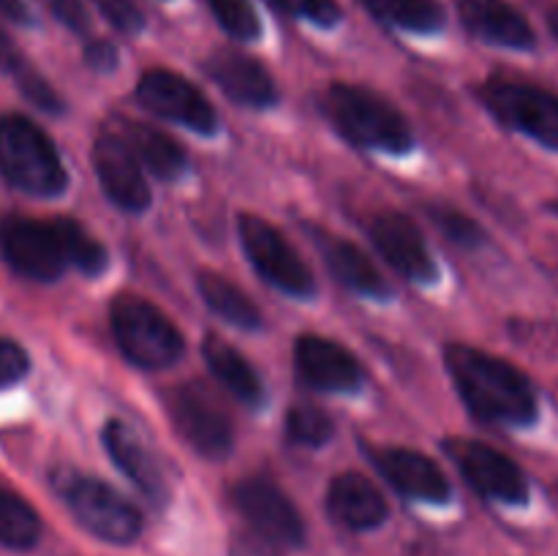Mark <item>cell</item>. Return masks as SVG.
<instances>
[{"label": "cell", "instance_id": "obj_27", "mask_svg": "<svg viewBox=\"0 0 558 556\" xmlns=\"http://www.w3.org/2000/svg\"><path fill=\"white\" fill-rule=\"evenodd\" d=\"M0 69H3L5 74L14 76V82L20 85V90L25 93V96L31 98L36 107L47 109V112H60L58 93H54L52 87L47 85V80H44V76L38 74V71L33 69L25 58H22L20 49H16L14 44L3 36V33H0Z\"/></svg>", "mask_w": 558, "mask_h": 556}, {"label": "cell", "instance_id": "obj_37", "mask_svg": "<svg viewBox=\"0 0 558 556\" xmlns=\"http://www.w3.org/2000/svg\"><path fill=\"white\" fill-rule=\"evenodd\" d=\"M85 63L96 71H112L118 65V49L109 41H90L85 47Z\"/></svg>", "mask_w": 558, "mask_h": 556}, {"label": "cell", "instance_id": "obj_21", "mask_svg": "<svg viewBox=\"0 0 558 556\" xmlns=\"http://www.w3.org/2000/svg\"><path fill=\"white\" fill-rule=\"evenodd\" d=\"M314 240L322 249V254H325L332 276H336L343 287L354 289V292L360 294H368V298H387V294H390L385 278L379 276L374 262H371L357 245L349 243V240L332 238L330 232H314Z\"/></svg>", "mask_w": 558, "mask_h": 556}, {"label": "cell", "instance_id": "obj_35", "mask_svg": "<svg viewBox=\"0 0 558 556\" xmlns=\"http://www.w3.org/2000/svg\"><path fill=\"white\" fill-rule=\"evenodd\" d=\"M281 551H283L281 545L262 537V534L254 532V529L240 532L232 543V556H281Z\"/></svg>", "mask_w": 558, "mask_h": 556}, {"label": "cell", "instance_id": "obj_23", "mask_svg": "<svg viewBox=\"0 0 558 556\" xmlns=\"http://www.w3.org/2000/svg\"><path fill=\"white\" fill-rule=\"evenodd\" d=\"M120 131H123L125 140L131 142V147H134V153L140 156V161L145 164L156 178L172 180L183 174L185 150L172 140V136L153 129V125L134 123V120H120Z\"/></svg>", "mask_w": 558, "mask_h": 556}, {"label": "cell", "instance_id": "obj_5", "mask_svg": "<svg viewBox=\"0 0 558 556\" xmlns=\"http://www.w3.org/2000/svg\"><path fill=\"white\" fill-rule=\"evenodd\" d=\"M54 488L69 505L76 521L107 543L129 545L140 537L142 516L131 501H125L112 485L87 474H54Z\"/></svg>", "mask_w": 558, "mask_h": 556}, {"label": "cell", "instance_id": "obj_18", "mask_svg": "<svg viewBox=\"0 0 558 556\" xmlns=\"http://www.w3.org/2000/svg\"><path fill=\"white\" fill-rule=\"evenodd\" d=\"M458 14L469 33L488 44L510 49L534 47V31L526 16L507 0H461Z\"/></svg>", "mask_w": 558, "mask_h": 556}, {"label": "cell", "instance_id": "obj_38", "mask_svg": "<svg viewBox=\"0 0 558 556\" xmlns=\"http://www.w3.org/2000/svg\"><path fill=\"white\" fill-rule=\"evenodd\" d=\"M0 11H3L9 20L20 22V25H31L33 22L31 9H27L25 0H0Z\"/></svg>", "mask_w": 558, "mask_h": 556}, {"label": "cell", "instance_id": "obj_10", "mask_svg": "<svg viewBox=\"0 0 558 556\" xmlns=\"http://www.w3.org/2000/svg\"><path fill=\"white\" fill-rule=\"evenodd\" d=\"M169 418L180 436L207 458H223L232 450V420L202 385H178L169 392Z\"/></svg>", "mask_w": 558, "mask_h": 556}, {"label": "cell", "instance_id": "obj_33", "mask_svg": "<svg viewBox=\"0 0 558 556\" xmlns=\"http://www.w3.org/2000/svg\"><path fill=\"white\" fill-rule=\"evenodd\" d=\"M93 3L107 16L109 25L118 27L120 33L134 36V33H140L145 27V16H142V11L131 0H93Z\"/></svg>", "mask_w": 558, "mask_h": 556}, {"label": "cell", "instance_id": "obj_22", "mask_svg": "<svg viewBox=\"0 0 558 556\" xmlns=\"http://www.w3.org/2000/svg\"><path fill=\"white\" fill-rule=\"evenodd\" d=\"M202 354H205L213 376H216L238 401L248 403V407L262 403L265 390H262L259 376H256V371L251 368L248 360H245L232 343H227L218 336H207L205 343H202Z\"/></svg>", "mask_w": 558, "mask_h": 556}, {"label": "cell", "instance_id": "obj_1", "mask_svg": "<svg viewBox=\"0 0 558 556\" xmlns=\"http://www.w3.org/2000/svg\"><path fill=\"white\" fill-rule=\"evenodd\" d=\"M445 363L474 418L505 425H529L537 420V392L529 376L512 363L466 343H450Z\"/></svg>", "mask_w": 558, "mask_h": 556}, {"label": "cell", "instance_id": "obj_29", "mask_svg": "<svg viewBox=\"0 0 558 556\" xmlns=\"http://www.w3.org/2000/svg\"><path fill=\"white\" fill-rule=\"evenodd\" d=\"M287 436L298 445L319 447L332 436V420L330 414L322 412L319 407H292L287 414Z\"/></svg>", "mask_w": 558, "mask_h": 556}, {"label": "cell", "instance_id": "obj_26", "mask_svg": "<svg viewBox=\"0 0 558 556\" xmlns=\"http://www.w3.org/2000/svg\"><path fill=\"white\" fill-rule=\"evenodd\" d=\"M38 534H41V521L36 510L16 494L0 488V543L25 551L38 543Z\"/></svg>", "mask_w": 558, "mask_h": 556}, {"label": "cell", "instance_id": "obj_31", "mask_svg": "<svg viewBox=\"0 0 558 556\" xmlns=\"http://www.w3.org/2000/svg\"><path fill=\"white\" fill-rule=\"evenodd\" d=\"M425 210H428L430 221H434L436 227L445 232V238H450L452 243L466 245V249H474L477 243H483V229H480L466 213L445 205H428Z\"/></svg>", "mask_w": 558, "mask_h": 556}, {"label": "cell", "instance_id": "obj_8", "mask_svg": "<svg viewBox=\"0 0 558 556\" xmlns=\"http://www.w3.org/2000/svg\"><path fill=\"white\" fill-rule=\"evenodd\" d=\"M0 249L20 276L33 281H54L69 265L63 238L54 221L14 216L0 227Z\"/></svg>", "mask_w": 558, "mask_h": 556}, {"label": "cell", "instance_id": "obj_20", "mask_svg": "<svg viewBox=\"0 0 558 556\" xmlns=\"http://www.w3.org/2000/svg\"><path fill=\"white\" fill-rule=\"evenodd\" d=\"M104 447H107L109 458H112L114 467L142 491L150 501L163 505L167 499V483H163V474L158 469L156 458L145 450L140 439L134 436V431L123 423V420H109L104 425Z\"/></svg>", "mask_w": 558, "mask_h": 556}, {"label": "cell", "instance_id": "obj_36", "mask_svg": "<svg viewBox=\"0 0 558 556\" xmlns=\"http://www.w3.org/2000/svg\"><path fill=\"white\" fill-rule=\"evenodd\" d=\"M44 3L65 27H71L74 33L87 31V11L82 0H44Z\"/></svg>", "mask_w": 558, "mask_h": 556}, {"label": "cell", "instance_id": "obj_12", "mask_svg": "<svg viewBox=\"0 0 558 556\" xmlns=\"http://www.w3.org/2000/svg\"><path fill=\"white\" fill-rule=\"evenodd\" d=\"M234 507L243 512L248 529L272 540L281 548H298L305 540V523L298 507L278 485L265 478H248L234 485Z\"/></svg>", "mask_w": 558, "mask_h": 556}, {"label": "cell", "instance_id": "obj_28", "mask_svg": "<svg viewBox=\"0 0 558 556\" xmlns=\"http://www.w3.org/2000/svg\"><path fill=\"white\" fill-rule=\"evenodd\" d=\"M54 223H58L60 238H63L69 265L80 267L87 276H98L107 267V251H104V245L96 238H90L85 232V227H80L74 218H54Z\"/></svg>", "mask_w": 558, "mask_h": 556}, {"label": "cell", "instance_id": "obj_7", "mask_svg": "<svg viewBox=\"0 0 558 556\" xmlns=\"http://www.w3.org/2000/svg\"><path fill=\"white\" fill-rule=\"evenodd\" d=\"M485 107L505 125L558 150V96L526 82L490 80L480 87Z\"/></svg>", "mask_w": 558, "mask_h": 556}, {"label": "cell", "instance_id": "obj_14", "mask_svg": "<svg viewBox=\"0 0 558 556\" xmlns=\"http://www.w3.org/2000/svg\"><path fill=\"white\" fill-rule=\"evenodd\" d=\"M368 234L374 240L376 251L401 273L403 278L428 283L436 278L434 256L425 245L420 229L401 213H381L371 218Z\"/></svg>", "mask_w": 558, "mask_h": 556}, {"label": "cell", "instance_id": "obj_16", "mask_svg": "<svg viewBox=\"0 0 558 556\" xmlns=\"http://www.w3.org/2000/svg\"><path fill=\"white\" fill-rule=\"evenodd\" d=\"M294 365H298V374L316 390L347 392L354 390L363 379L360 363L349 349L325 336H314V333L298 338Z\"/></svg>", "mask_w": 558, "mask_h": 556}, {"label": "cell", "instance_id": "obj_11", "mask_svg": "<svg viewBox=\"0 0 558 556\" xmlns=\"http://www.w3.org/2000/svg\"><path fill=\"white\" fill-rule=\"evenodd\" d=\"M93 167H96L98 183L104 194L125 213H142L150 205V189H147L142 161L134 153L125 134L114 125L104 129L93 145Z\"/></svg>", "mask_w": 558, "mask_h": 556}, {"label": "cell", "instance_id": "obj_13", "mask_svg": "<svg viewBox=\"0 0 558 556\" xmlns=\"http://www.w3.org/2000/svg\"><path fill=\"white\" fill-rule=\"evenodd\" d=\"M136 96L150 112L174 120L185 129L199 131V134H213L218 129L216 109L207 101L205 93L174 71L153 69L142 74Z\"/></svg>", "mask_w": 558, "mask_h": 556}, {"label": "cell", "instance_id": "obj_25", "mask_svg": "<svg viewBox=\"0 0 558 556\" xmlns=\"http://www.w3.org/2000/svg\"><path fill=\"white\" fill-rule=\"evenodd\" d=\"M379 20L412 33H434L445 25V9L436 0H360Z\"/></svg>", "mask_w": 558, "mask_h": 556}, {"label": "cell", "instance_id": "obj_15", "mask_svg": "<svg viewBox=\"0 0 558 556\" xmlns=\"http://www.w3.org/2000/svg\"><path fill=\"white\" fill-rule=\"evenodd\" d=\"M371 461L385 474L387 483L409 499L436 505L450 499V480L423 452L407 447H371Z\"/></svg>", "mask_w": 558, "mask_h": 556}, {"label": "cell", "instance_id": "obj_2", "mask_svg": "<svg viewBox=\"0 0 558 556\" xmlns=\"http://www.w3.org/2000/svg\"><path fill=\"white\" fill-rule=\"evenodd\" d=\"M322 109L330 123L360 147L407 153L414 145V134L407 118L368 87L336 82L322 96Z\"/></svg>", "mask_w": 558, "mask_h": 556}, {"label": "cell", "instance_id": "obj_24", "mask_svg": "<svg viewBox=\"0 0 558 556\" xmlns=\"http://www.w3.org/2000/svg\"><path fill=\"white\" fill-rule=\"evenodd\" d=\"M196 287H199L202 300H205L207 309L213 314H218L221 319H227L229 325L243 327V330H256L262 327V314L254 303L248 300V294L243 289L234 287L232 281H227L218 273H202L196 278Z\"/></svg>", "mask_w": 558, "mask_h": 556}, {"label": "cell", "instance_id": "obj_34", "mask_svg": "<svg viewBox=\"0 0 558 556\" xmlns=\"http://www.w3.org/2000/svg\"><path fill=\"white\" fill-rule=\"evenodd\" d=\"M31 368L27 352L11 338H0V387H9L20 382Z\"/></svg>", "mask_w": 558, "mask_h": 556}, {"label": "cell", "instance_id": "obj_9", "mask_svg": "<svg viewBox=\"0 0 558 556\" xmlns=\"http://www.w3.org/2000/svg\"><path fill=\"white\" fill-rule=\"evenodd\" d=\"M447 456L452 458L463 478L490 499L507 501V505H523L529 496V483L523 469L512 458L499 452L496 447L477 439H445L441 442Z\"/></svg>", "mask_w": 558, "mask_h": 556}, {"label": "cell", "instance_id": "obj_6", "mask_svg": "<svg viewBox=\"0 0 558 556\" xmlns=\"http://www.w3.org/2000/svg\"><path fill=\"white\" fill-rule=\"evenodd\" d=\"M238 234L245 256L265 276V281L294 298H308L314 292V276H311L308 265L270 221L254 216V213H240Z\"/></svg>", "mask_w": 558, "mask_h": 556}, {"label": "cell", "instance_id": "obj_4", "mask_svg": "<svg viewBox=\"0 0 558 556\" xmlns=\"http://www.w3.org/2000/svg\"><path fill=\"white\" fill-rule=\"evenodd\" d=\"M109 327L120 352L140 368H169L183 354V336L150 300L120 294L109 305Z\"/></svg>", "mask_w": 558, "mask_h": 556}, {"label": "cell", "instance_id": "obj_39", "mask_svg": "<svg viewBox=\"0 0 558 556\" xmlns=\"http://www.w3.org/2000/svg\"><path fill=\"white\" fill-rule=\"evenodd\" d=\"M548 25H550V33L558 38V5L548 14Z\"/></svg>", "mask_w": 558, "mask_h": 556}, {"label": "cell", "instance_id": "obj_17", "mask_svg": "<svg viewBox=\"0 0 558 556\" xmlns=\"http://www.w3.org/2000/svg\"><path fill=\"white\" fill-rule=\"evenodd\" d=\"M205 71L232 101L245 104V107H270L276 104L278 90L270 71L251 55L240 49H216L205 60Z\"/></svg>", "mask_w": 558, "mask_h": 556}, {"label": "cell", "instance_id": "obj_32", "mask_svg": "<svg viewBox=\"0 0 558 556\" xmlns=\"http://www.w3.org/2000/svg\"><path fill=\"white\" fill-rule=\"evenodd\" d=\"M267 3L276 5L283 14L311 20L322 27H330L341 20V5L336 0H267Z\"/></svg>", "mask_w": 558, "mask_h": 556}, {"label": "cell", "instance_id": "obj_19", "mask_svg": "<svg viewBox=\"0 0 558 556\" xmlns=\"http://www.w3.org/2000/svg\"><path fill=\"white\" fill-rule=\"evenodd\" d=\"M327 510L341 527L365 532L387 521V501L368 478L357 472H341L327 488Z\"/></svg>", "mask_w": 558, "mask_h": 556}, {"label": "cell", "instance_id": "obj_30", "mask_svg": "<svg viewBox=\"0 0 558 556\" xmlns=\"http://www.w3.org/2000/svg\"><path fill=\"white\" fill-rule=\"evenodd\" d=\"M207 5L229 36L240 38V41H251L259 36L262 25L251 0H207Z\"/></svg>", "mask_w": 558, "mask_h": 556}, {"label": "cell", "instance_id": "obj_3", "mask_svg": "<svg viewBox=\"0 0 558 556\" xmlns=\"http://www.w3.org/2000/svg\"><path fill=\"white\" fill-rule=\"evenodd\" d=\"M0 174L33 196H58L69 183L52 140L22 114L0 118Z\"/></svg>", "mask_w": 558, "mask_h": 556}]
</instances>
